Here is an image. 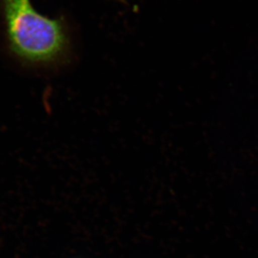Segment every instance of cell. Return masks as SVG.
I'll return each mask as SVG.
<instances>
[{
  "label": "cell",
  "mask_w": 258,
  "mask_h": 258,
  "mask_svg": "<svg viewBox=\"0 0 258 258\" xmlns=\"http://www.w3.org/2000/svg\"><path fill=\"white\" fill-rule=\"evenodd\" d=\"M10 51L24 63L45 66L66 56L70 39L63 20L39 14L30 0H2Z\"/></svg>",
  "instance_id": "cell-1"
},
{
  "label": "cell",
  "mask_w": 258,
  "mask_h": 258,
  "mask_svg": "<svg viewBox=\"0 0 258 258\" xmlns=\"http://www.w3.org/2000/svg\"><path fill=\"white\" fill-rule=\"evenodd\" d=\"M117 1H119V2H124V0H117Z\"/></svg>",
  "instance_id": "cell-2"
}]
</instances>
